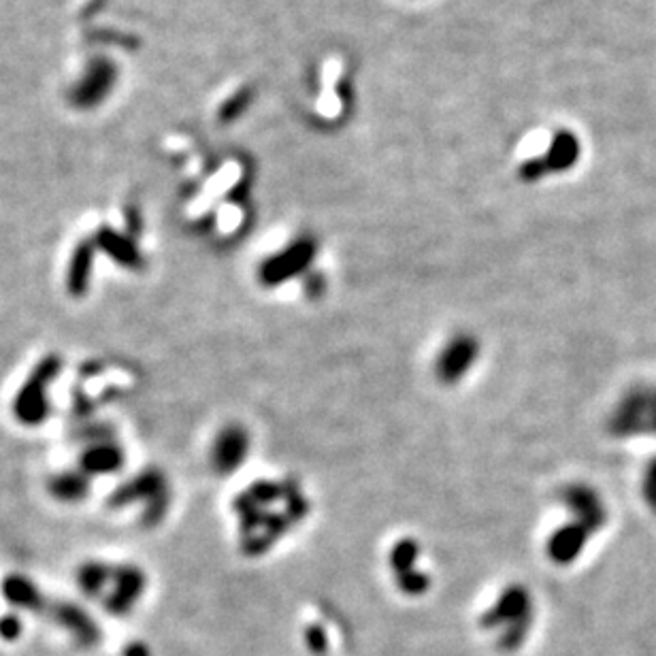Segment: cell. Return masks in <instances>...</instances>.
Segmentation results:
<instances>
[{"label":"cell","mask_w":656,"mask_h":656,"mask_svg":"<svg viewBox=\"0 0 656 656\" xmlns=\"http://www.w3.org/2000/svg\"><path fill=\"white\" fill-rule=\"evenodd\" d=\"M314 512L305 484L290 473L262 475L231 501L235 539L248 559H262L297 535Z\"/></svg>","instance_id":"1"},{"label":"cell","mask_w":656,"mask_h":656,"mask_svg":"<svg viewBox=\"0 0 656 656\" xmlns=\"http://www.w3.org/2000/svg\"><path fill=\"white\" fill-rule=\"evenodd\" d=\"M556 518L541 537V554L556 569L578 565L608 531L612 507L593 482L569 480L556 490Z\"/></svg>","instance_id":"2"},{"label":"cell","mask_w":656,"mask_h":656,"mask_svg":"<svg viewBox=\"0 0 656 656\" xmlns=\"http://www.w3.org/2000/svg\"><path fill=\"white\" fill-rule=\"evenodd\" d=\"M316 265L318 245L311 239H294L258 262L256 284L267 292L299 286L307 297H314L324 288Z\"/></svg>","instance_id":"3"},{"label":"cell","mask_w":656,"mask_h":656,"mask_svg":"<svg viewBox=\"0 0 656 656\" xmlns=\"http://www.w3.org/2000/svg\"><path fill=\"white\" fill-rule=\"evenodd\" d=\"M113 512L139 510V522L145 529H156L173 507V484L164 469L150 465L120 482L107 497Z\"/></svg>","instance_id":"4"},{"label":"cell","mask_w":656,"mask_h":656,"mask_svg":"<svg viewBox=\"0 0 656 656\" xmlns=\"http://www.w3.org/2000/svg\"><path fill=\"white\" fill-rule=\"evenodd\" d=\"M537 605L531 588L522 582H507L480 616V627L495 633L497 646L505 652L518 650L535 625Z\"/></svg>","instance_id":"5"},{"label":"cell","mask_w":656,"mask_h":656,"mask_svg":"<svg viewBox=\"0 0 656 656\" xmlns=\"http://www.w3.org/2000/svg\"><path fill=\"white\" fill-rule=\"evenodd\" d=\"M64 371V360L56 352L43 354L15 388L9 414L22 429H39L52 418V390Z\"/></svg>","instance_id":"6"},{"label":"cell","mask_w":656,"mask_h":656,"mask_svg":"<svg viewBox=\"0 0 656 656\" xmlns=\"http://www.w3.org/2000/svg\"><path fill=\"white\" fill-rule=\"evenodd\" d=\"M603 429L620 444L656 441V382L627 386L610 405Z\"/></svg>","instance_id":"7"},{"label":"cell","mask_w":656,"mask_h":656,"mask_svg":"<svg viewBox=\"0 0 656 656\" xmlns=\"http://www.w3.org/2000/svg\"><path fill=\"white\" fill-rule=\"evenodd\" d=\"M484 341L471 328H454L437 343L431 356V375L437 386L456 390L478 373L484 360Z\"/></svg>","instance_id":"8"},{"label":"cell","mask_w":656,"mask_h":656,"mask_svg":"<svg viewBox=\"0 0 656 656\" xmlns=\"http://www.w3.org/2000/svg\"><path fill=\"white\" fill-rule=\"evenodd\" d=\"M388 576L401 595L424 597L433 588V573L426 565V548L422 541L403 533L390 541L386 548Z\"/></svg>","instance_id":"9"},{"label":"cell","mask_w":656,"mask_h":656,"mask_svg":"<svg viewBox=\"0 0 656 656\" xmlns=\"http://www.w3.org/2000/svg\"><path fill=\"white\" fill-rule=\"evenodd\" d=\"M207 467L220 480H231L248 467L254 454V435L241 420H226L211 433Z\"/></svg>","instance_id":"10"},{"label":"cell","mask_w":656,"mask_h":656,"mask_svg":"<svg viewBox=\"0 0 656 656\" xmlns=\"http://www.w3.org/2000/svg\"><path fill=\"white\" fill-rule=\"evenodd\" d=\"M128 463V454L118 437L107 431L90 433L84 448L79 450L75 467L84 471L88 478H113L124 471Z\"/></svg>","instance_id":"11"},{"label":"cell","mask_w":656,"mask_h":656,"mask_svg":"<svg viewBox=\"0 0 656 656\" xmlns=\"http://www.w3.org/2000/svg\"><path fill=\"white\" fill-rule=\"evenodd\" d=\"M147 590V573L135 563H113V576L103 597V608L111 616H126L137 608Z\"/></svg>","instance_id":"12"},{"label":"cell","mask_w":656,"mask_h":656,"mask_svg":"<svg viewBox=\"0 0 656 656\" xmlns=\"http://www.w3.org/2000/svg\"><path fill=\"white\" fill-rule=\"evenodd\" d=\"M92 484L94 480L88 478L84 471L77 467H69L49 475L45 480V492L54 503L64 507H75L90 499Z\"/></svg>","instance_id":"13"},{"label":"cell","mask_w":656,"mask_h":656,"mask_svg":"<svg viewBox=\"0 0 656 656\" xmlns=\"http://www.w3.org/2000/svg\"><path fill=\"white\" fill-rule=\"evenodd\" d=\"M96 252L98 250L92 241H84L69 256L67 269H64V290L73 301L86 299L94 286Z\"/></svg>","instance_id":"14"},{"label":"cell","mask_w":656,"mask_h":656,"mask_svg":"<svg viewBox=\"0 0 656 656\" xmlns=\"http://www.w3.org/2000/svg\"><path fill=\"white\" fill-rule=\"evenodd\" d=\"M54 620L73 635L81 646H96L101 642V629L88 616V612L71 601H60L54 605Z\"/></svg>","instance_id":"15"},{"label":"cell","mask_w":656,"mask_h":656,"mask_svg":"<svg viewBox=\"0 0 656 656\" xmlns=\"http://www.w3.org/2000/svg\"><path fill=\"white\" fill-rule=\"evenodd\" d=\"M0 595L13 608L24 612H41L45 608L41 588L28 576H22V573H9V576H5L3 582H0Z\"/></svg>","instance_id":"16"},{"label":"cell","mask_w":656,"mask_h":656,"mask_svg":"<svg viewBox=\"0 0 656 656\" xmlns=\"http://www.w3.org/2000/svg\"><path fill=\"white\" fill-rule=\"evenodd\" d=\"M73 576L77 588L88 599H103L113 576V563H107L103 559H88L77 565Z\"/></svg>","instance_id":"17"},{"label":"cell","mask_w":656,"mask_h":656,"mask_svg":"<svg viewBox=\"0 0 656 656\" xmlns=\"http://www.w3.org/2000/svg\"><path fill=\"white\" fill-rule=\"evenodd\" d=\"M94 245H96V250L105 252L113 260V265H118L120 269L141 271L143 265H145V258L135 248V243L130 239H124V237L116 235V233H111V231L98 235Z\"/></svg>","instance_id":"18"},{"label":"cell","mask_w":656,"mask_h":656,"mask_svg":"<svg viewBox=\"0 0 656 656\" xmlns=\"http://www.w3.org/2000/svg\"><path fill=\"white\" fill-rule=\"evenodd\" d=\"M637 490H639V499H642L646 510L652 516H656V454H652L648 458L642 473H639Z\"/></svg>","instance_id":"19"},{"label":"cell","mask_w":656,"mask_h":656,"mask_svg":"<svg viewBox=\"0 0 656 656\" xmlns=\"http://www.w3.org/2000/svg\"><path fill=\"white\" fill-rule=\"evenodd\" d=\"M22 633H24V622L20 620L18 614L9 612L0 616V639H5V642H18Z\"/></svg>","instance_id":"20"},{"label":"cell","mask_w":656,"mask_h":656,"mask_svg":"<svg viewBox=\"0 0 656 656\" xmlns=\"http://www.w3.org/2000/svg\"><path fill=\"white\" fill-rule=\"evenodd\" d=\"M305 644L307 648L322 656L326 650H328V637H326V631L320 627V625H309L307 631H305Z\"/></svg>","instance_id":"21"},{"label":"cell","mask_w":656,"mask_h":656,"mask_svg":"<svg viewBox=\"0 0 656 656\" xmlns=\"http://www.w3.org/2000/svg\"><path fill=\"white\" fill-rule=\"evenodd\" d=\"M124 656H150V650H147L145 644H130Z\"/></svg>","instance_id":"22"}]
</instances>
